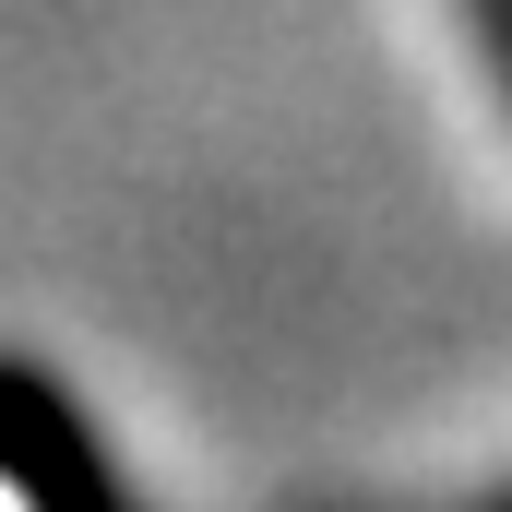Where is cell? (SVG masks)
Here are the masks:
<instances>
[{
	"label": "cell",
	"instance_id": "6da1fadb",
	"mask_svg": "<svg viewBox=\"0 0 512 512\" xmlns=\"http://www.w3.org/2000/svg\"><path fill=\"white\" fill-rule=\"evenodd\" d=\"M453 12H465V36L489 60V96H501V120H512V0H453Z\"/></svg>",
	"mask_w": 512,
	"mask_h": 512
}]
</instances>
